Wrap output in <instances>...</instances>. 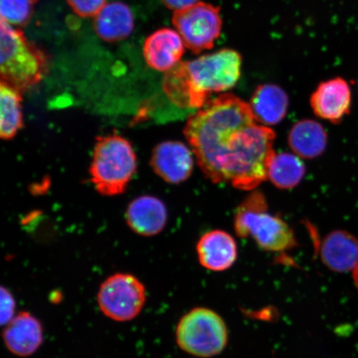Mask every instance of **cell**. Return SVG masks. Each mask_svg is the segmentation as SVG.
I'll return each mask as SVG.
<instances>
[{"label": "cell", "mask_w": 358, "mask_h": 358, "mask_svg": "<svg viewBox=\"0 0 358 358\" xmlns=\"http://www.w3.org/2000/svg\"><path fill=\"white\" fill-rule=\"evenodd\" d=\"M320 252L324 265L333 271H353L358 266V241L347 231L331 232L322 241Z\"/></svg>", "instance_id": "15"}, {"label": "cell", "mask_w": 358, "mask_h": 358, "mask_svg": "<svg viewBox=\"0 0 358 358\" xmlns=\"http://www.w3.org/2000/svg\"><path fill=\"white\" fill-rule=\"evenodd\" d=\"M194 157V152L182 142L164 141L154 148L150 165L157 176L164 181L179 185L192 176Z\"/></svg>", "instance_id": "9"}, {"label": "cell", "mask_w": 358, "mask_h": 358, "mask_svg": "<svg viewBox=\"0 0 358 358\" xmlns=\"http://www.w3.org/2000/svg\"><path fill=\"white\" fill-rule=\"evenodd\" d=\"M127 225L136 234L154 236L163 231L168 221L166 206L156 196H138L129 204L125 213Z\"/></svg>", "instance_id": "11"}, {"label": "cell", "mask_w": 358, "mask_h": 358, "mask_svg": "<svg viewBox=\"0 0 358 358\" xmlns=\"http://www.w3.org/2000/svg\"><path fill=\"white\" fill-rule=\"evenodd\" d=\"M173 24L189 50L194 53L209 50L221 34L220 8L199 2L174 12Z\"/></svg>", "instance_id": "8"}, {"label": "cell", "mask_w": 358, "mask_h": 358, "mask_svg": "<svg viewBox=\"0 0 358 358\" xmlns=\"http://www.w3.org/2000/svg\"><path fill=\"white\" fill-rule=\"evenodd\" d=\"M310 104L317 117L339 124L351 110L350 87L341 78L322 83L312 94Z\"/></svg>", "instance_id": "10"}, {"label": "cell", "mask_w": 358, "mask_h": 358, "mask_svg": "<svg viewBox=\"0 0 358 358\" xmlns=\"http://www.w3.org/2000/svg\"><path fill=\"white\" fill-rule=\"evenodd\" d=\"M21 92L2 83L0 85V136L10 141L19 133L22 123Z\"/></svg>", "instance_id": "20"}, {"label": "cell", "mask_w": 358, "mask_h": 358, "mask_svg": "<svg viewBox=\"0 0 358 358\" xmlns=\"http://www.w3.org/2000/svg\"><path fill=\"white\" fill-rule=\"evenodd\" d=\"M137 170V157L131 143L119 134L97 138L94 148L90 176L100 194H122Z\"/></svg>", "instance_id": "4"}, {"label": "cell", "mask_w": 358, "mask_h": 358, "mask_svg": "<svg viewBox=\"0 0 358 358\" xmlns=\"http://www.w3.org/2000/svg\"><path fill=\"white\" fill-rule=\"evenodd\" d=\"M234 229L241 238L252 236L259 248L268 252H285L298 245L292 228L278 215L268 213L265 195L256 190L237 208Z\"/></svg>", "instance_id": "3"}, {"label": "cell", "mask_w": 358, "mask_h": 358, "mask_svg": "<svg viewBox=\"0 0 358 358\" xmlns=\"http://www.w3.org/2000/svg\"><path fill=\"white\" fill-rule=\"evenodd\" d=\"M44 53L34 46L16 27L0 24L1 82L24 92L36 86L47 71Z\"/></svg>", "instance_id": "5"}, {"label": "cell", "mask_w": 358, "mask_h": 358, "mask_svg": "<svg viewBox=\"0 0 358 358\" xmlns=\"http://www.w3.org/2000/svg\"><path fill=\"white\" fill-rule=\"evenodd\" d=\"M196 254L204 268L212 271H224L234 265L237 258L235 239L227 231L207 232L196 244Z\"/></svg>", "instance_id": "14"}, {"label": "cell", "mask_w": 358, "mask_h": 358, "mask_svg": "<svg viewBox=\"0 0 358 358\" xmlns=\"http://www.w3.org/2000/svg\"><path fill=\"white\" fill-rule=\"evenodd\" d=\"M15 299L13 298L10 291L3 287H1V324L6 326L15 317Z\"/></svg>", "instance_id": "23"}, {"label": "cell", "mask_w": 358, "mask_h": 358, "mask_svg": "<svg viewBox=\"0 0 358 358\" xmlns=\"http://www.w3.org/2000/svg\"><path fill=\"white\" fill-rule=\"evenodd\" d=\"M288 143L295 155L304 159H313L324 154L328 134L323 125L315 120H302L291 128Z\"/></svg>", "instance_id": "18"}, {"label": "cell", "mask_w": 358, "mask_h": 358, "mask_svg": "<svg viewBox=\"0 0 358 358\" xmlns=\"http://www.w3.org/2000/svg\"><path fill=\"white\" fill-rule=\"evenodd\" d=\"M134 28V13L123 2L106 3L94 17V29L106 42L122 41L131 34Z\"/></svg>", "instance_id": "16"}, {"label": "cell", "mask_w": 358, "mask_h": 358, "mask_svg": "<svg viewBox=\"0 0 358 358\" xmlns=\"http://www.w3.org/2000/svg\"><path fill=\"white\" fill-rule=\"evenodd\" d=\"M227 326L217 313L196 308L186 313L177 326L176 340L182 350L199 357L219 355L227 346Z\"/></svg>", "instance_id": "6"}, {"label": "cell", "mask_w": 358, "mask_h": 358, "mask_svg": "<svg viewBox=\"0 0 358 358\" xmlns=\"http://www.w3.org/2000/svg\"><path fill=\"white\" fill-rule=\"evenodd\" d=\"M3 338L8 350L17 357L33 355L43 342L41 323L29 312H21L6 326Z\"/></svg>", "instance_id": "13"}, {"label": "cell", "mask_w": 358, "mask_h": 358, "mask_svg": "<svg viewBox=\"0 0 358 358\" xmlns=\"http://www.w3.org/2000/svg\"><path fill=\"white\" fill-rule=\"evenodd\" d=\"M353 278H355V284L358 288V266L353 271Z\"/></svg>", "instance_id": "25"}, {"label": "cell", "mask_w": 358, "mask_h": 358, "mask_svg": "<svg viewBox=\"0 0 358 358\" xmlns=\"http://www.w3.org/2000/svg\"><path fill=\"white\" fill-rule=\"evenodd\" d=\"M164 6L174 12L185 10L187 7L199 3V0H162Z\"/></svg>", "instance_id": "24"}, {"label": "cell", "mask_w": 358, "mask_h": 358, "mask_svg": "<svg viewBox=\"0 0 358 358\" xmlns=\"http://www.w3.org/2000/svg\"><path fill=\"white\" fill-rule=\"evenodd\" d=\"M243 59L231 49L180 62L165 74L163 90L172 105L182 110L201 109L212 93L227 91L241 78Z\"/></svg>", "instance_id": "2"}, {"label": "cell", "mask_w": 358, "mask_h": 358, "mask_svg": "<svg viewBox=\"0 0 358 358\" xmlns=\"http://www.w3.org/2000/svg\"><path fill=\"white\" fill-rule=\"evenodd\" d=\"M185 44L176 30L161 29L147 38L144 44V57L151 69L165 71L180 62Z\"/></svg>", "instance_id": "12"}, {"label": "cell", "mask_w": 358, "mask_h": 358, "mask_svg": "<svg viewBox=\"0 0 358 358\" xmlns=\"http://www.w3.org/2000/svg\"><path fill=\"white\" fill-rule=\"evenodd\" d=\"M183 133L210 181L253 191L268 178L275 133L258 124L239 97L226 93L209 100L189 116Z\"/></svg>", "instance_id": "1"}, {"label": "cell", "mask_w": 358, "mask_h": 358, "mask_svg": "<svg viewBox=\"0 0 358 358\" xmlns=\"http://www.w3.org/2000/svg\"><path fill=\"white\" fill-rule=\"evenodd\" d=\"M101 311L117 322L131 321L140 315L146 302L144 284L129 274L117 273L108 277L97 294Z\"/></svg>", "instance_id": "7"}, {"label": "cell", "mask_w": 358, "mask_h": 358, "mask_svg": "<svg viewBox=\"0 0 358 358\" xmlns=\"http://www.w3.org/2000/svg\"><path fill=\"white\" fill-rule=\"evenodd\" d=\"M71 10L80 17H95L106 3V0H66Z\"/></svg>", "instance_id": "22"}, {"label": "cell", "mask_w": 358, "mask_h": 358, "mask_svg": "<svg viewBox=\"0 0 358 358\" xmlns=\"http://www.w3.org/2000/svg\"><path fill=\"white\" fill-rule=\"evenodd\" d=\"M306 172L301 157L289 153L275 154L268 165V178L280 189H291L301 182Z\"/></svg>", "instance_id": "19"}, {"label": "cell", "mask_w": 358, "mask_h": 358, "mask_svg": "<svg viewBox=\"0 0 358 358\" xmlns=\"http://www.w3.org/2000/svg\"><path fill=\"white\" fill-rule=\"evenodd\" d=\"M36 0H0L1 21L13 27L24 26L32 16Z\"/></svg>", "instance_id": "21"}, {"label": "cell", "mask_w": 358, "mask_h": 358, "mask_svg": "<svg viewBox=\"0 0 358 358\" xmlns=\"http://www.w3.org/2000/svg\"><path fill=\"white\" fill-rule=\"evenodd\" d=\"M250 106L257 122L272 127L285 119L289 108V97L276 85H262L254 92Z\"/></svg>", "instance_id": "17"}]
</instances>
